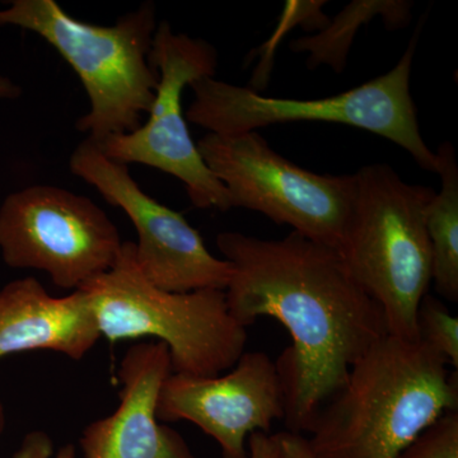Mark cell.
Here are the masks:
<instances>
[{"mask_svg":"<svg viewBox=\"0 0 458 458\" xmlns=\"http://www.w3.org/2000/svg\"><path fill=\"white\" fill-rule=\"evenodd\" d=\"M216 246L233 267L225 291L233 318L247 328L273 318L291 335L276 366L286 429L306 433L352 367L388 334L384 311L336 249L297 232L279 240L223 232Z\"/></svg>","mask_w":458,"mask_h":458,"instance_id":"1","label":"cell"},{"mask_svg":"<svg viewBox=\"0 0 458 458\" xmlns=\"http://www.w3.org/2000/svg\"><path fill=\"white\" fill-rule=\"evenodd\" d=\"M457 408V372L447 361L421 340L386 334L352 367L304 437L315 458H397Z\"/></svg>","mask_w":458,"mask_h":458,"instance_id":"2","label":"cell"},{"mask_svg":"<svg viewBox=\"0 0 458 458\" xmlns=\"http://www.w3.org/2000/svg\"><path fill=\"white\" fill-rule=\"evenodd\" d=\"M35 32L80 77L90 108L77 123L98 141L140 129L155 104L159 75L149 62L157 30L156 5L144 3L113 26L81 22L55 0H12L0 26Z\"/></svg>","mask_w":458,"mask_h":458,"instance_id":"3","label":"cell"},{"mask_svg":"<svg viewBox=\"0 0 458 458\" xmlns=\"http://www.w3.org/2000/svg\"><path fill=\"white\" fill-rule=\"evenodd\" d=\"M354 197L337 251L384 311L390 335L419 340L417 311L432 284L426 228L436 191L377 164L354 174Z\"/></svg>","mask_w":458,"mask_h":458,"instance_id":"4","label":"cell"},{"mask_svg":"<svg viewBox=\"0 0 458 458\" xmlns=\"http://www.w3.org/2000/svg\"><path fill=\"white\" fill-rule=\"evenodd\" d=\"M80 289L89 297L101 336L111 343L156 337L170 351L172 373L223 375L245 352L249 334L229 312L225 291L159 289L140 273L132 241H123L110 270Z\"/></svg>","mask_w":458,"mask_h":458,"instance_id":"5","label":"cell"},{"mask_svg":"<svg viewBox=\"0 0 458 458\" xmlns=\"http://www.w3.org/2000/svg\"><path fill=\"white\" fill-rule=\"evenodd\" d=\"M420 31L421 22L399 63L388 73L330 98H265L250 87L234 86L214 77L199 78L190 83L194 101L186 111V119L218 135L256 131L276 123H343L394 141L423 170L436 172L437 156L421 137L410 92Z\"/></svg>","mask_w":458,"mask_h":458,"instance_id":"6","label":"cell"},{"mask_svg":"<svg viewBox=\"0 0 458 458\" xmlns=\"http://www.w3.org/2000/svg\"><path fill=\"white\" fill-rule=\"evenodd\" d=\"M204 164L231 198L232 208L267 216L292 232L334 247L342 241L354 197V174H313L276 153L258 131L208 132L197 144Z\"/></svg>","mask_w":458,"mask_h":458,"instance_id":"7","label":"cell"},{"mask_svg":"<svg viewBox=\"0 0 458 458\" xmlns=\"http://www.w3.org/2000/svg\"><path fill=\"white\" fill-rule=\"evenodd\" d=\"M123 241L95 201L57 186L13 192L0 207V252L14 269L45 271L77 291L114 267Z\"/></svg>","mask_w":458,"mask_h":458,"instance_id":"8","label":"cell"},{"mask_svg":"<svg viewBox=\"0 0 458 458\" xmlns=\"http://www.w3.org/2000/svg\"><path fill=\"white\" fill-rule=\"evenodd\" d=\"M149 62L159 80L146 123L128 134L93 143L114 162L149 165L182 181L190 200L199 209H233L227 190L204 164L181 105L186 86L216 75V49L201 38L174 33L164 21L153 36Z\"/></svg>","mask_w":458,"mask_h":458,"instance_id":"9","label":"cell"},{"mask_svg":"<svg viewBox=\"0 0 458 458\" xmlns=\"http://www.w3.org/2000/svg\"><path fill=\"white\" fill-rule=\"evenodd\" d=\"M69 165L129 216L138 233L135 260L148 282L174 293L225 291L233 276L231 262L216 258L182 214L144 192L128 165L107 158L89 140L75 148Z\"/></svg>","mask_w":458,"mask_h":458,"instance_id":"10","label":"cell"},{"mask_svg":"<svg viewBox=\"0 0 458 458\" xmlns=\"http://www.w3.org/2000/svg\"><path fill=\"white\" fill-rule=\"evenodd\" d=\"M285 417V397L276 361L265 352H245L225 375L171 373L164 382L157 418L186 420L218 443L222 458H247V438L269 433Z\"/></svg>","mask_w":458,"mask_h":458,"instance_id":"11","label":"cell"},{"mask_svg":"<svg viewBox=\"0 0 458 458\" xmlns=\"http://www.w3.org/2000/svg\"><path fill=\"white\" fill-rule=\"evenodd\" d=\"M171 373L165 344L131 345L117 372L119 406L84 428L80 438L83 458H198L179 432L157 418L159 393Z\"/></svg>","mask_w":458,"mask_h":458,"instance_id":"12","label":"cell"},{"mask_svg":"<svg viewBox=\"0 0 458 458\" xmlns=\"http://www.w3.org/2000/svg\"><path fill=\"white\" fill-rule=\"evenodd\" d=\"M99 339L98 319L81 289L53 297L33 276L0 289V360L50 351L81 360Z\"/></svg>","mask_w":458,"mask_h":458,"instance_id":"13","label":"cell"},{"mask_svg":"<svg viewBox=\"0 0 458 458\" xmlns=\"http://www.w3.org/2000/svg\"><path fill=\"white\" fill-rule=\"evenodd\" d=\"M436 174L441 189L428 204L426 228L432 255L434 288L450 302L458 301V165L456 150L448 141L441 144Z\"/></svg>","mask_w":458,"mask_h":458,"instance_id":"14","label":"cell"},{"mask_svg":"<svg viewBox=\"0 0 458 458\" xmlns=\"http://www.w3.org/2000/svg\"><path fill=\"white\" fill-rule=\"evenodd\" d=\"M411 2L405 0H357L349 3L328 25L313 36L291 42L294 53H307V68L327 65L342 73L346 65L355 35L361 26L376 17L384 18L387 29H403L411 20Z\"/></svg>","mask_w":458,"mask_h":458,"instance_id":"15","label":"cell"},{"mask_svg":"<svg viewBox=\"0 0 458 458\" xmlns=\"http://www.w3.org/2000/svg\"><path fill=\"white\" fill-rule=\"evenodd\" d=\"M419 340L447 361L448 366L458 369V318L450 310L427 294L419 304L417 311Z\"/></svg>","mask_w":458,"mask_h":458,"instance_id":"16","label":"cell"},{"mask_svg":"<svg viewBox=\"0 0 458 458\" xmlns=\"http://www.w3.org/2000/svg\"><path fill=\"white\" fill-rule=\"evenodd\" d=\"M327 2H286L284 13L282 14L278 27L276 32L271 36L270 40L262 47L261 50L265 51L259 68L256 69L252 87L250 89L259 90L267 86L269 81L271 69V59H273L274 51L278 47L283 36L286 35L295 26H302L306 30H319L321 31L324 27L328 25L330 18L322 12V8Z\"/></svg>","mask_w":458,"mask_h":458,"instance_id":"17","label":"cell"},{"mask_svg":"<svg viewBox=\"0 0 458 458\" xmlns=\"http://www.w3.org/2000/svg\"><path fill=\"white\" fill-rule=\"evenodd\" d=\"M397 458H458V411L443 414Z\"/></svg>","mask_w":458,"mask_h":458,"instance_id":"18","label":"cell"},{"mask_svg":"<svg viewBox=\"0 0 458 458\" xmlns=\"http://www.w3.org/2000/svg\"><path fill=\"white\" fill-rule=\"evenodd\" d=\"M77 448L72 443L54 451L53 439L42 430L27 433L20 447L9 458H75Z\"/></svg>","mask_w":458,"mask_h":458,"instance_id":"19","label":"cell"},{"mask_svg":"<svg viewBox=\"0 0 458 458\" xmlns=\"http://www.w3.org/2000/svg\"><path fill=\"white\" fill-rule=\"evenodd\" d=\"M278 445V458H315L303 434L280 432L274 434Z\"/></svg>","mask_w":458,"mask_h":458,"instance_id":"20","label":"cell"},{"mask_svg":"<svg viewBox=\"0 0 458 458\" xmlns=\"http://www.w3.org/2000/svg\"><path fill=\"white\" fill-rule=\"evenodd\" d=\"M247 458H278V445L274 434H250L247 438Z\"/></svg>","mask_w":458,"mask_h":458,"instance_id":"21","label":"cell"},{"mask_svg":"<svg viewBox=\"0 0 458 458\" xmlns=\"http://www.w3.org/2000/svg\"><path fill=\"white\" fill-rule=\"evenodd\" d=\"M22 93V89L9 78L0 75V99H13Z\"/></svg>","mask_w":458,"mask_h":458,"instance_id":"22","label":"cell"},{"mask_svg":"<svg viewBox=\"0 0 458 458\" xmlns=\"http://www.w3.org/2000/svg\"><path fill=\"white\" fill-rule=\"evenodd\" d=\"M5 424H7V418H5V409L4 405H3L2 399H0V436H2L3 432H4Z\"/></svg>","mask_w":458,"mask_h":458,"instance_id":"23","label":"cell"}]
</instances>
